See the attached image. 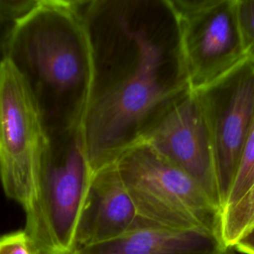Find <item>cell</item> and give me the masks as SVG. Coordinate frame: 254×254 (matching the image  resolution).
Listing matches in <instances>:
<instances>
[{
	"instance_id": "16",
	"label": "cell",
	"mask_w": 254,
	"mask_h": 254,
	"mask_svg": "<svg viewBox=\"0 0 254 254\" xmlns=\"http://www.w3.org/2000/svg\"><path fill=\"white\" fill-rule=\"evenodd\" d=\"M14 22L0 14V64L6 58V45Z\"/></svg>"
},
{
	"instance_id": "9",
	"label": "cell",
	"mask_w": 254,
	"mask_h": 254,
	"mask_svg": "<svg viewBox=\"0 0 254 254\" xmlns=\"http://www.w3.org/2000/svg\"><path fill=\"white\" fill-rule=\"evenodd\" d=\"M147 223L126 190L116 162L94 172L76 233V249L101 244Z\"/></svg>"
},
{
	"instance_id": "2",
	"label": "cell",
	"mask_w": 254,
	"mask_h": 254,
	"mask_svg": "<svg viewBox=\"0 0 254 254\" xmlns=\"http://www.w3.org/2000/svg\"><path fill=\"white\" fill-rule=\"evenodd\" d=\"M6 59L32 92L48 138L82 128L94 74L82 0H40L14 24Z\"/></svg>"
},
{
	"instance_id": "5",
	"label": "cell",
	"mask_w": 254,
	"mask_h": 254,
	"mask_svg": "<svg viewBox=\"0 0 254 254\" xmlns=\"http://www.w3.org/2000/svg\"><path fill=\"white\" fill-rule=\"evenodd\" d=\"M176 31V83L196 91L246 58L237 0H163Z\"/></svg>"
},
{
	"instance_id": "12",
	"label": "cell",
	"mask_w": 254,
	"mask_h": 254,
	"mask_svg": "<svg viewBox=\"0 0 254 254\" xmlns=\"http://www.w3.org/2000/svg\"><path fill=\"white\" fill-rule=\"evenodd\" d=\"M254 181V119L248 131L244 146L241 152L234 180L229 190L227 198L222 206L235 202L249 188ZM221 208V209H222Z\"/></svg>"
},
{
	"instance_id": "7",
	"label": "cell",
	"mask_w": 254,
	"mask_h": 254,
	"mask_svg": "<svg viewBox=\"0 0 254 254\" xmlns=\"http://www.w3.org/2000/svg\"><path fill=\"white\" fill-rule=\"evenodd\" d=\"M194 92L205 119L223 206L254 119V62L245 59Z\"/></svg>"
},
{
	"instance_id": "1",
	"label": "cell",
	"mask_w": 254,
	"mask_h": 254,
	"mask_svg": "<svg viewBox=\"0 0 254 254\" xmlns=\"http://www.w3.org/2000/svg\"><path fill=\"white\" fill-rule=\"evenodd\" d=\"M161 1L82 0L93 54V84L82 125L93 172L135 145L185 87L166 78L157 34Z\"/></svg>"
},
{
	"instance_id": "13",
	"label": "cell",
	"mask_w": 254,
	"mask_h": 254,
	"mask_svg": "<svg viewBox=\"0 0 254 254\" xmlns=\"http://www.w3.org/2000/svg\"><path fill=\"white\" fill-rule=\"evenodd\" d=\"M237 16L246 58L254 62V0H237Z\"/></svg>"
},
{
	"instance_id": "10",
	"label": "cell",
	"mask_w": 254,
	"mask_h": 254,
	"mask_svg": "<svg viewBox=\"0 0 254 254\" xmlns=\"http://www.w3.org/2000/svg\"><path fill=\"white\" fill-rule=\"evenodd\" d=\"M73 254H234L219 236L143 223L113 240Z\"/></svg>"
},
{
	"instance_id": "4",
	"label": "cell",
	"mask_w": 254,
	"mask_h": 254,
	"mask_svg": "<svg viewBox=\"0 0 254 254\" xmlns=\"http://www.w3.org/2000/svg\"><path fill=\"white\" fill-rule=\"evenodd\" d=\"M115 162L142 220L219 236L220 207L190 176L152 147L137 143Z\"/></svg>"
},
{
	"instance_id": "8",
	"label": "cell",
	"mask_w": 254,
	"mask_h": 254,
	"mask_svg": "<svg viewBox=\"0 0 254 254\" xmlns=\"http://www.w3.org/2000/svg\"><path fill=\"white\" fill-rule=\"evenodd\" d=\"M137 143L149 145L186 172L221 209L209 135L194 91L186 88L171 98Z\"/></svg>"
},
{
	"instance_id": "14",
	"label": "cell",
	"mask_w": 254,
	"mask_h": 254,
	"mask_svg": "<svg viewBox=\"0 0 254 254\" xmlns=\"http://www.w3.org/2000/svg\"><path fill=\"white\" fill-rule=\"evenodd\" d=\"M0 254H43L24 229L0 235Z\"/></svg>"
},
{
	"instance_id": "17",
	"label": "cell",
	"mask_w": 254,
	"mask_h": 254,
	"mask_svg": "<svg viewBox=\"0 0 254 254\" xmlns=\"http://www.w3.org/2000/svg\"><path fill=\"white\" fill-rule=\"evenodd\" d=\"M233 249L243 254H254V228L242 237Z\"/></svg>"
},
{
	"instance_id": "11",
	"label": "cell",
	"mask_w": 254,
	"mask_h": 254,
	"mask_svg": "<svg viewBox=\"0 0 254 254\" xmlns=\"http://www.w3.org/2000/svg\"><path fill=\"white\" fill-rule=\"evenodd\" d=\"M254 228V181L232 204L223 207L219 215V238L233 249L237 242Z\"/></svg>"
},
{
	"instance_id": "6",
	"label": "cell",
	"mask_w": 254,
	"mask_h": 254,
	"mask_svg": "<svg viewBox=\"0 0 254 254\" xmlns=\"http://www.w3.org/2000/svg\"><path fill=\"white\" fill-rule=\"evenodd\" d=\"M47 144L32 92L5 58L0 64V183L6 196L23 210L37 196Z\"/></svg>"
},
{
	"instance_id": "3",
	"label": "cell",
	"mask_w": 254,
	"mask_h": 254,
	"mask_svg": "<svg viewBox=\"0 0 254 254\" xmlns=\"http://www.w3.org/2000/svg\"><path fill=\"white\" fill-rule=\"evenodd\" d=\"M93 170L82 129L48 138L35 200L24 210V230L43 254H73Z\"/></svg>"
},
{
	"instance_id": "15",
	"label": "cell",
	"mask_w": 254,
	"mask_h": 254,
	"mask_svg": "<svg viewBox=\"0 0 254 254\" xmlns=\"http://www.w3.org/2000/svg\"><path fill=\"white\" fill-rule=\"evenodd\" d=\"M40 0H0V14L16 23L34 8Z\"/></svg>"
}]
</instances>
